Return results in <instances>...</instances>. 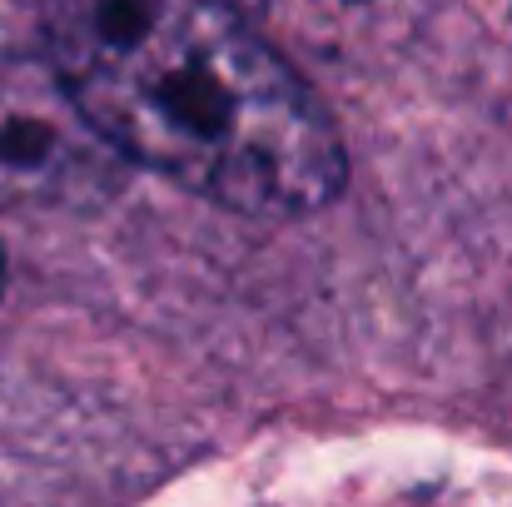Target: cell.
I'll return each instance as SVG.
<instances>
[{
  "instance_id": "cell-1",
  "label": "cell",
  "mask_w": 512,
  "mask_h": 507,
  "mask_svg": "<svg viewBox=\"0 0 512 507\" xmlns=\"http://www.w3.org/2000/svg\"><path fill=\"white\" fill-rule=\"evenodd\" d=\"M65 105L125 160L244 219H309L348 184L339 125L229 0H45Z\"/></svg>"
},
{
  "instance_id": "cell-2",
  "label": "cell",
  "mask_w": 512,
  "mask_h": 507,
  "mask_svg": "<svg viewBox=\"0 0 512 507\" xmlns=\"http://www.w3.org/2000/svg\"><path fill=\"white\" fill-rule=\"evenodd\" d=\"M309 5H334V10H353V5H373V0H309Z\"/></svg>"
},
{
  "instance_id": "cell-3",
  "label": "cell",
  "mask_w": 512,
  "mask_h": 507,
  "mask_svg": "<svg viewBox=\"0 0 512 507\" xmlns=\"http://www.w3.org/2000/svg\"><path fill=\"white\" fill-rule=\"evenodd\" d=\"M0 289H5V249H0Z\"/></svg>"
}]
</instances>
